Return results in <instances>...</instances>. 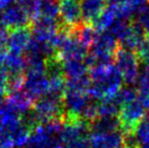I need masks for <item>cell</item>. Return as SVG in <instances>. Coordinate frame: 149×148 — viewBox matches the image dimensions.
<instances>
[{
    "label": "cell",
    "instance_id": "obj_1",
    "mask_svg": "<svg viewBox=\"0 0 149 148\" xmlns=\"http://www.w3.org/2000/svg\"><path fill=\"white\" fill-rule=\"evenodd\" d=\"M64 112L65 108L63 99L50 94L37 99L31 111L39 125L50 121L63 119Z\"/></svg>",
    "mask_w": 149,
    "mask_h": 148
},
{
    "label": "cell",
    "instance_id": "obj_2",
    "mask_svg": "<svg viewBox=\"0 0 149 148\" xmlns=\"http://www.w3.org/2000/svg\"><path fill=\"white\" fill-rule=\"evenodd\" d=\"M114 61L125 82L128 84L135 83L139 76V59L136 52L127 50L120 45L115 53Z\"/></svg>",
    "mask_w": 149,
    "mask_h": 148
},
{
    "label": "cell",
    "instance_id": "obj_3",
    "mask_svg": "<svg viewBox=\"0 0 149 148\" xmlns=\"http://www.w3.org/2000/svg\"><path fill=\"white\" fill-rule=\"evenodd\" d=\"M145 117V109L139 99L123 105L120 109L118 120L124 133H134L138 124Z\"/></svg>",
    "mask_w": 149,
    "mask_h": 148
},
{
    "label": "cell",
    "instance_id": "obj_4",
    "mask_svg": "<svg viewBox=\"0 0 149 148\" xmlns=\"http://www.w3.org/2000/svg\"><path fill=\"white\" fill-rule=\"evenodd\" d=\"M59 17L62 22L61 26L70 33L82 26V11L80 0H59Z\"/></svg>",
    "mask_w": 149,
    "mask_h": 148
},
{
    "label": "cell",
    "instance_id": "obj_5",
    "mask_svg": "<svg viewBox=\"0 0 149 148\" xmlns=\"http://www.w3.org/2000/svg\"><path fill=\"white\" fill-rule=\"evenodd\" d=\"M88 92L66 89L64 94V108L67 113V119H81L83 113L89 106Z\"/></svg>",
    "mask_w": 149,
    "mask_h": 148
},
{
    "label": "cell",
    "instance_id": "obj_6",
    "mask_svg": "<svg viewBox=\"0 0 149 148\" xmlns=\"http://www.w3.org/2000/svg\"><path fill=\"white\" fill-rule=\"evenodd\" d=\"M0 19H1L2 26L11 30L28 28L31 22L26 10L17 2L4 9L0 16Z\"/></svg>",
    "mask_w": 149,
    "mask_h": 148
},
{
    "label": "cell",
    "instance_id": "obj_7",
    "mask_svg": "<svg viewBox=\"0 0 149 148\" xmlns=\"http://www.w3.org/2000/svg\"><path fill=\"white\" fill-rule=\"evenodd\" d=\"M124 132L122 130L110 133L91 131L88 135L90 148H119L123 145Z\"/></svg>",
    "mask_w": 149,
    "mask_h": 148
},
{
    "label": "cell",
    "instance_id": "obj_8",
    "mask_svg": "<svg viewBox=\"0 0 149 148\" xmlns=\"http://www.w3.org/2000/svg\"><path fill=\"white\" fill-rule=\"evenodd\" d=\"M31 41V31L29 28L13 30L8 35L7 47L9 52L15 54L26 53Z\"/></svg>",
    "mask_w": 149,
    "mask_h": 148
},
{
    "label": "cell",
    "instance_id": "obj_9",
    "mask_svg": "<svg viewBox=\"0 0 149 148\" xmlns=\"http://www.w3.org/2000/svg\"><path fill=\"white\" fill-rule=\"evenodd\" d=\"M108 0H81L82 19L85 24L91 26L107 8Z\"/></svg>",
    "mask_w": 149,
    "mask_h": 148
},
{
    "label": "cell",
    "instance_id": "obj_10",
    "mask_svg": "<svg viewBox=\"0 0 149 148\" xmlns=\"http://www.w3.org/2000/svg\"><path fill=\"white\" fill-rule=\"evenodd\" d=\"M6 104L19 115H26L30 112L33 105V99L26 94L22 88L19 90L9 91Z\"/></svg>",
    "mask_w": 149,
    "mask_h": 148
},
{
    "label": "cell",
    "instance_id": "obj_11",
    "mask_svg": "<svg viewBox=\"0 0 149 148\" xmlns=\"http://www.w3.org/2000/svg\"><path fill=\"white\" fill-rule=\"evenodd\" d=\"M3 67L7 71L9 77L24 76V70L26 69V60L20 54L7 52Z\"/></svg>",
    "mask_w": 149,
    "mask_h": 148
},
{
    "label": "cell",
    "instance_id": "obj_12",
    "mask_svg": "<svg viewBox=\"0 0 149 148\" xmlns=\"http://www.w3.org/2000/svg\"><path fill=\"white\" fill-rule=\"evenodd\" d=\"M62 72L65 78L68 80L78 79L87 75L88 67L85 64L84 60H69L61 63Z\"/></svg>",
    "mask_w": 149,
    "mask_h": 148
},
{
    "label": "cell",
    "instance_id": "obj_13",
    "mask_svg": "<svg viewBox=\"0 0 149 148\" xmlns=\"http://www.w3.org/2000/svg\"><path fill=\"white\" fill-rule=\"evenodd\" d=\"M59 17V3L56 0H41L37 20L57 22Z\"/></svg>",
    "mask_w": 149,
    "mask_h": 148
},
{
    "label": "cell",
    "instance_id": "obj_14",
    "mask_svg": "<svg viewBox=\"0 0 149 148\" xmlns=\"http://www.w3.org/2000/svg\"><path fill=\"white\" fill-rule=\"evenodd\" d=\"M117 14L114 9V6L110 5L104 9V11L100 15V17L91 24L92 28L95 30L97 34L107 32V30L112 28V26L117 20Z\"/></svg>",
    "mask_w": 149,
    "mask_h": 148
},
{
    "label": "cell",
    "instance_id": "obj_15",
    "mask_svg": "<svg viewBox=\"0 0 149 148\" xmlns=\"http://www.w3.org/2000/svg\"><path fill=\"white\" fill-rule=\"evenodd\" d=\"M90 130L98 132L110 133L121 130L118 117L114 118H97L93 123L90 124Z\"/></svg>",
    "mask_w": 149,
    "mask_h": 148
},
{
    "label": "cell",
    "instance_id": "obj_16",
    "mask_svg": "<svg viewBox=\"0 0 149 148\" xmlns=\"http://www.w3.org/2000/svg\"><path fill=\"white\" fill-rule=\"evenodd\" d=\"M121 107L116 103L114 99H102L97 104L98 118H114L118 117Z\"/></svg>",
    "mask_w": 149,
    "mask_h": 148
},
{
    "label": "cell",
    "instance_id": "obj_17",
    "mask_svg": "<svg viewBox=\"0 0 149 148\" xmlns=\"http://www.w3.org/2000/svg\"><path fill=\"white\" fill-rule=\"evenodd\" d=\"M138 97H139V93H138L137 88H134V87H124V88H122L117 93V95L114 97V99L120 107H122V106L126 105V104L137 101Z\"/></svg>",
    "mask_w": 149,
    "mask_h": 148
},
{
    "label": "cell",
    "instance_id": "obj_18",
    "mask_svg": "<svg viewBox=\"0 0 149 148\" xmlns=\"http://www.w3.org/2000/svg\"><path fill=\"white\" fill-rule=\"evenodd\" d=\"M134 135L140 145L149 143V115L144 117L138 124L136 130L134 131Z\"/></svg>",
    "mask_w": 149,
    "mask_h": 148
},
{
    "label": "cell",
    "instance_id": "obj_19",
    "mask_svg": "<svg viewBox=\"0 0 149 148\" xmlns=\"http://www.w3.org/2000/svg\"><path fill=\"white\" fill-rule=\"evenodd\" d=\"M136 82L139 95L149 92V71L147 69H144L141 73H139Z\"/></svg>",
    "mask_w": 149,
    "mask_h": 148
},
{
    "label": "cell",
    "instance_id": "obj_20",
    "mask_svg": "<svg viewBox=\"0 0 149 148\" xmlns=\"http://www.w3.org/2000/svg\"><path fill=\"white\" fill-rule=\"evenodd\" d=\"M136 22L141 26L146 37H149V8L146 7L138 13V18Z\"/></svg>",
    "mask_w": 149,
    "mask_h": 148
},
{
    "label": "cell",
    "instance_id": "obj_21",
    "mask_svg": "<svg viewBox=\"0 0 149 148\" xmlns=\"http://www.w3.org/2000/svg\"><path fill=\"white\" fill-rule=\"evenodd\" d=\"M9 92V75L4 67H0V99Z\"/></svg>",
    "mask_w": 149,
    "mask_h": 148
},
{
    "label": "cell",
    "instance_id": "obj_22",
    "mask_svg": "<svg viewBox=\"0 0 149 148\" xmlns=\"http://www.w3.org/2000/svg\"><path fill=\"white\" fill-rule=\"evenodd\" d=\"M128 3L130 4L131 8L133 9L134 13L142 11L147 7V3H149V0H127Z\"/></svg>",
    "mask_w": 149,
    "mask_h": 148
},
{
    "label": "cell",
    "instance_id": "obj_23",
    "mask_svg": "<svg viewBox=\"0 0 149 148\" xmlns=\"http://www.w3.org/2000/svg\"><path fill=\"white\" fill-rule=\"evenodd\" d=\"M8 34L5 26L0 24V50H4V46L7 45Z\"/></svg>",
    "mask_w": 149,
    "mask_h": 148
},
{
    "label": "cell",
    "instance_id": "obj_24",
    "mask_svg": "<svg viewBox=\"0 0 149 148\" xmlns=\"http://www.w3.org/2000/svg\"><path fill=\"white\" fill-rule=\"evenodd\" d=\"M139 101H141V104L144 107V109L149 111V92L145 93V94L139 95Z\"/></svg>",
    "mask_w": 149,
    "mask_h": 148
},
{
    "label": "cell",
    "instance_id": "obj_25",
    "mask_svg": "<svg viewBox=\"0 0 149 148\" xmlns=\"http://www.w3.org/2000/svg\"><path fill=\"white\" fill-rule=\"evenodd\" d=\"M14 3H15V0H0V10L6 9Z\"/></svg>",
    "mask_w": 149,
    "mask_h": 148
},
{
    "label": "cell",
    "instance_id": "obj_26",
    "mask_svg": "<svg viewBox=\"0 0 149 148\" xmlns=\"http://www.w3.org/2000/svg\"><path fill=\"white\" fill-rule=\"evenodd\" d=\"M6 54H7V52H5L4 50H0V67H3Z\"/></svg>",
    "mask_w": 149,
    "mask_h": 148
},
{
    "label": "cell",
    "instance_id": "obj_27",
    "mask_svg": "<svg viewBox=\"0 0 149 148\" xmlns=\"http://www.w3.org/2000/svg\"><path fill=\"white\" fill-rule=\"evenodd\" d=\"M112 2V4H118V3H122V2H125L127 0H110Z\"/></svg>",
    "mask_w": 149,
    "mask_h": 148
},
{
    "label": "cell",
    "instance_id": "obj_28",
    "mask_svg": "<svg viewBox=\"0 0 149 148\" xmlns=\"http://www.w3.org/2000/svg\"><path fill=\"white\" fill-rule=\"evenodd\" d=\"M52 148H65V147L63 146V145L59 144V143H57V144H55V145H54V146L52 147Z\"/></svg>",
    "mask_w": 149,
    "mask_h": 148
},
{
    "label": "cell",
    "instance_id": "obj_29",
    "mask_svg": "<svg viewBox=\"0 0 149 148\" xmlns=\"http://www.w3.org/2000/svg\"><path fill=\"white\" fill-rule=\"evenodd\" d=\"M145 65H146V68H145V69H147L148 71H149V61H148V62H146Z\"/></svg>",
    "mask_w": 149,
    "mask_h": 148
},
{
    "label": "cell",
    "instance_id": "obj_30",
    "mask_svg": "<svg viewBox=\"0 0 149 148\" xmlns=\"http://www.w3.org/2000/svg\"><path fill=\"white\" fill-rule=\"evenodd\" d=\"M2 105H3V103H2V101H1V99H0V108H1V106Z\"/></svg>",
    "mask_w": 149,
    "mask_h": 148
},
{
    "label": "cell",
    "instance_id": "obj_31",
    "mask_svg": "<svg viewBox=\"0 0 149 148\" xmlns=\"http://www.w3.org/2000/svg\"><path fill=\"white\" fill-rule=\"evenodd\" d=\"M119 148H128V147H126V146H124V145H122V146H120Z\"/></svg>",
    "mask_w": 149,
    "mask_h": 148
}]
</instances>
